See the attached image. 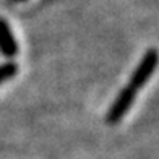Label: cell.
I'll use <instances>...</instances> for the list:
<instances>
[{
  "instance_id": "obj_5",
  "label": "cell",
  "mask_w": 159,
  "mask_h": 159,
  "mask_svg": "<svg viewBox=\"0 0 159 159\" xmlns=\"http://www.w3.org/2000/svg\"><path fill=\"white\" fill-rule=\"evenodd\" d=\"M13 2H25V0H13Z\"/></svg>"
},
{
  "instance_id": "obj_3",
  "label": "cell",
  "mask_w": 159,
  "mask_h": 159,
  "mask_svg": "<svg viewBox=\"0 0 159 159\" xmlns=\"http://www.w3.org/2000/svg\"><path fill=\"white\" fill-rule=\"evenodd\" d=\"M0 52L5 57H13L18 52V46L10 30V25L3 18H0Z\"/></svg>"
},
{
  "instance_id": "obj_4",
  "label": "cell",
  "mask_w": 159,
  "mask_h": 159,
  "mask_svg": "<svg viewBox=\"0 0 159 159\" xmlns=\"http://www.w3.org/2000/svg\"><path fill=\"white\" fill-rule=\"evenodd\" d=\"M16 73H18L16 63L7 62V63H3V65H0V84H2L3 81H7V80L13 78Z\"/></svg>"
},
{
  "instance_id": "obj_1",
  "label": "cell",
  "mask_w": 159,
  "mask_h": 159,
  "mask_svg": "<svg viewBox=\"0 0 159 159\" xmlns=\"http://www.w3.org/2000/svg\"><path fill=\"white\" fill-rule=\"evenodd\" d=\"M159 63V54L156 49H149L146 54L143 55V59L140 62V65L135 68V71L132 73V76H130V81H128V86L130 88H133L136 93H138L143 84L148 81V80L153 76L154 70L157 67Z\"/></svg>"
},
{
  "instance_id": "obj_2",
  "label": "cell",
  "mask_w": 159,
  "mask_h": 159,
  "mask_svg": "<svg viewBox=\"0 0 159 159\" xmlns=\"http://www.w3.org/2000/svg\"><path fill=\"white\" fill-rule=\"evenodd\" d=\"M135 96H136V91L127 84L125 88L119 93V96L115 98L114 104L111 106L109 112H107V122H109V124H117V122L128 112L130 107H132Z\"/></svg>"
}]
</instances>
